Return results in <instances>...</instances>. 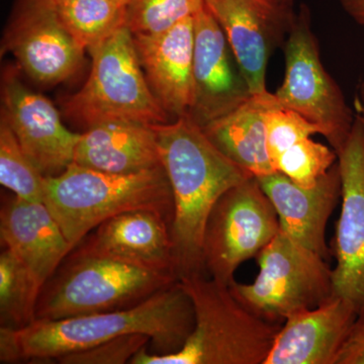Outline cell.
Segmentation results:
<instances>
[{"label":"cell","mask_w":364,"mask_h":364,"mask_svg":"<svg viewBox=\"0 0 364 364\" xmlns=\"http://www.w3.org/2000/svg\"><path fill=\"white\" fill-rule=\"evenodd\" d=\"M73 163L114 174L162 166L152 124L130 121L107 122L86 129L76 146Z\"/></svg>","instance_id":"obj_20"},{"label":"cell","mask_w":364,"mask_h":364,"mask_svg":"<svg viewBox=\"0 0 364 364\" xmlns=\"http://www.w3.org/2000/svg\"><path fill=\"white\" fill-rule=\"evenodd\" d=\"M341 208L333 239V294L364 312V129L355 119L338 154Z\"/></svg>","instance_id":"obj_12"},{"label":"cell","mask_w":364,"mask_h":364,"mask_svg":"<svg viewBox=\"0 0 364 364\" xmlns=\"http://www.w3.org/2000/svg\"><path fill=\"white\" fill-rule=\"evenodd\" d=\"M188 294L195 326L176 353L159 355L144 347L132 364H264L282 324L268 322L242 305L230 287L207 274L178 280Z\"/></svg>","instance_id":"obj_3"},{"label":"cell","mask_w":364,"mask_h":364,"mask_svg":"<svg viewBox=\"0 0 364 364\" xmlns=\"http://www.w3.org/2000/svg\"><path fill=\"white\" fill-rule=\"evenodd\" d=\"M347 14L364 28V0H340Z\"/></svg>","instance_id":"obj_30"},{"label":"cell","mask_w":364,"mask_h":364,"mask_svg":"<svg viewBox=\"0 0 364 364\" xmlns=\"http://www.w3.org/2000/svg\"><path fill=\"white\" fill-rule=\"evenodd\" d=\"M284 50L286 70L275 97L282 107L318 126L338 154L350 136L356 116L338 83L326 70L306 6L296 14Z\"/></svg>","instance_id":"obj_8"},{"label":"cell","mask_w":364,"mask_h":364,"mask_svg":"<svg viewBox=\"0 0 364 364\" xmlns=\"http://www.w3.org/2000/svg\"><path fill=\"white\" fill-rule=\"evenodd\" d=\"M273 1L277 2V4H280V6L287 7H293L294 6V0H273Z\"/></svg>","instance_id":"obj_32"},{"label":"cell","mask_w":364,"mask_h":364,"mask_svg":"<svg viewBox=\"0 0 364 364\" xmlns=\"http://www.w3.org/2000/svg\"><path fill=\"white\" fill-rule=\"evenodd\" d=\"M75 252L116 258L177 277L171 221L156 210H129L114 215L100 224Z\"/></svg>","instance_id":"obj_18"},{"label":"cell","mask_w":364,"mask_h":364,"mask_svg":"<svg viewBox=\"0 0 364 364\" xmlns=\"http://www.w3.org/2000/svg\"><path fill=\"white\" fill-rule=\"evenodd\" d=\"M205 0H129L127 26L133 35H154L205 9Z\"/></svg>","instance_id":"obj_25"},{"label":"cell","mask_w":364,"mask_h":364,"mask_svg":"<svg viewBox=\"0 0 364 364\" xmlns=\"http://www.w3.org/2000/svg\"><path fill=\"white\" fill-rule=\"evenodd\" d=\"M151 342L142 334L124 335L95 345L85 350L66 354L57 359L62 364H124Z\"/></svg>","instance_id":"obj_28"},{"label":"cell","mask_w":364,"mask_h":364,"mask_svg":"<svg viewBox=\"0 0 364 364\" xmlns=\"http://www.w3.org/2000/svg\"><path fill=\"white\" fill-rule=\"evenodd\" d=\"M56 2L70 1V0H55ZM117 1L124 2V4H128L129 0H117Z\"/></svg>","instance_id":"obj_33"},{"label":"cell","mask_w":364,"mask_h":364,"mask_svg":"<svg viewBox=\"0 0 364 364\" xmlns=\"http://www.w3.org/2000/svg\"><path fill=\"white\" fill-rule=\"evenodd\" d=\"M43 287L23 261L11 249H4L0 254L1 327L20 329L35 322Z\"/></svg>","instance_id":"obj_23"},{"label":"cell","mask_w":364,"mask_h":364,"mask_svg":"<svg viewBox=\"0 0 364 364\" xmlns=\"http://www.w3.org/2000/svg\"><path fill=\"white\" fill-rule=\"evenodd\" d=\"M193 326V303L177 282L138 305L122 310L36 320L20 329L1 327L0 363L57 360L66 354L131 334L146 335L155 354L167 355L181 350Z\"/></svg>","instance_id":"obj_1"},{"label":"cell","mask_w":364,"mask_h":364,"mask_svg":"<svg viewBox=\"0 0 364 364\" xmlns=\"http://www.w3.org/2000/svg\"><path fill=\"white\" fill-rule=\"evenodd\" d=\"M338 156L333 148L312 138L299 141L275 159V171L303 188H311L331 169Z\"/></svg>","instance_id":"obj_26"},{"label":"cell","mask_w":364,"mask_h":364,"mask_svg":"<svg viewBox=\"0 0 364 364\" xmlns=\"http://www.w3.org/2000/svg\"><path fill=\"white\" fill-rule=\"evenodd\" d=\"M4 51L33 81L55 85L76 73L85 50L64 25L55 0H16L2 41Z\"/></svg>","instance_id":"obj_10"},{"label":"cell","mask_w":364,"mask_h":364,"mask_svg":"<svg viewBox=\"0 0 364 364\" xmlns=\"http://www.w3.org/2000/svg\"><path fill=\"white\" fill-rule=\"evenodd\" d=\"M127 6L117 0L57 2L64 25L86 51H95L127 26Z\"/></svg>","instance_id":"obj_22"},{"label":"cell","mask_w":364,"mask_h":364,"mask_svg":"<svg viewBox=\"0 0 364 364\" xmlns=\"http://www.w3.org/2000/svg\"><path fill=\"white\" fill-rule=\"evenodd\" d=\"M0 183L28 202L44 203L45 176L21 147L6 119L0 121Z\"/></svg>","instance_id":"obj_24"},{"label":"cell","mask_w":364,"mask_h":364,"mask_svg":"<svg viewBox=\"0 0 364 364\" xmlns=\"http://www.w3.org/2000/svg\"><path fill=\"white\" fill-rule=\"evenodd\" d=\"M256 178L275 208L280 231L329 259L332 252L326 242V228L342 195L338 160L311 188L298 186L279 171Z\"/></svg>","instance_id":"obj_15"},{"label":"cell","mask_w":364,"mask_h":364,"mask_svg":"<svg viewBox=\"0 0 364 364\" xmlns=\"http://www.w3.org/2000/svg\"><path fill=\"white\" fill-rule=\"evenodd\" d=\"M336 364H364V312L358 314Z\"/></svg>","instance_id":"obj_29"},{"label":"cell","mask_w":364,"mask_h":364,"mask_svg":"<svg viewBox=\"0 0 364 364\" xmlns=\"http://www.w3.org/2000/svg\"><path fill=\"white\" fill-rule=\"evenodd\" d=\"M1 100L2 119L43 176H59L73 163L81 134L68 130L54 105L28 90L14 69L2 75Z\"/></svg>","instance_id":"obj_13"},{"label":"cell","mask_w":364,"mask_h":364,"mask_svg":"<svg viewBox=\"0 0 364 364\" xmlns=\"http://www.w3.org/2000/svg\"><path fill=\"white\" fill-rule=\"evenodd\" d=\"M279 102L274 93L253 95L226 116L203 127V131L225 156L259 177L275 172L267 148V112Z\"/></svg>","instance_id":"obj_21"},{"label":"cell","mask_w":364,"mask_h":364,"mask_svg":"<svg viewBox=\"0 0 364 364\" xmlns=\"http://www.w3.org/2000/svg\"><path fill=\"white\" fill-rule=\"evenodd\" d=\"M256 259L259 273L252 284L234 280L229 287L242 305L263 320L282 324L334 296L327 259L282 231Z\"/></svg>","instance_id":"obj_7"},{"label":"cell","mask_w":364,"mask_h":364,"mask_svg":"<svg viewBox=\"0 0 364 364\" xmlns=\"http://www.w3.org/2000/svg\"><path fill=\"white\" fill-rule=\"evenodd\" d=\"M356 119L360 122L364 129V81L360 83L358 88V100H356Z\"/></svg>","instance_id":"obj_31"},{"label":"cell","mask_w":364,"mask_h":364,"mask_svg":"<svg viewBox=\"0 0 364 364\" xmlns=\"http://www.w3.org/2000/svg\"><path fill=\"white\" fill-rule=\"evenodd\" d=\"M358 312L333 296L282 323L264 364H336Z\"/></svg>","instance_id":"obj_17"},{"label":"cell","mask_w":364,"mask_h":364,"mask_svg":"<svg viewBox=\"0 0 364 364\" xmlns=\"http://www.w3.org/2000/svg\"><path fill=\"white\" fill-rule=\"evenodd\" d=\"M226 36L252 95L267 91L268 62L284 47L293 26V7L273 0H205Z\"/></svg>","instance_id":"obj_11"},{"label":"cell","mask_w":364,"mask_h":364,"mask_svg":"<svg viewBox=\"0 0 364 364\" xmlns=\"http://www.w3.org/2000/svg\"><path fill=\"white\" fill-rule=\"evenodd\" d=\"M152 127L173 196L177 277L205 274L203 236L210 212L227 191L253 176L225 156L188 116Z\"/></svg>","instance_id":"obj_2"},{"label":"cell","mask_w":364,"mask_h":364,"mask_svg":"<svg viewBox=\"0 0 364 364\" xmlns=\"http://www.w3.org/2000/svg\"><path fill=\"white\" fill-rule=\"evenodd\" d=\"M139 61L153 95L174 119L193 104L195 18L154 35H133Z\"/></svg>","instance_id":"obj_16"},{"label":"cell","mask_w":364,"mask_h":364,"mask_svg":"<svg viewBox=\"0 0 364 364\" xmlns=\"http://www.w3.org/2000/svg\"><path fill=\"white\" fill-rule=\"evenodd\" d=\"M177 282L178 277L172 272L74 252L54 280L43 287L36 317L59 320L122 310Z\"/></svg>","instance_id":"obj_5"},{"label":"cell","mask_w":364,"mask_h":364,"mask_svg":"<svg viewBox=\"0 0 364 364\" xmlns=\"http://www.w3.org/2000/svg\"><path fill=\"white\" fill-rule=\"evenodd\" d=\"M279 217L256 177L227 191L213 208L203 236L205 274L230 286L237 268L279 233Z\"/></svg>","instance_id":"obj_9"},{"label":"cell","mask_w":364,"mask_h":364,"mask_svg":"<svg viewBox=\"0 0 364 364\" xmlns=\"http://www.w3.org/2000/svg\"><path fill=\"white\" fill-rule=\"evenodd\" d=\"M90 56V77L64 102L67 116L86 129L116 121L169 123L168 112L148 85L128 26L117 31Z\"/></svg>","instance_id":"obj_6"},{"label":"cell","mask_w":364,"mask_h":364,"mask_svg":"<svg viewBox=\"0 0 364 364\" xmlns=\"http://www.w3.org/2000/svg\"><path fill=\"white\" fill-rule=\"evenodd\" d=\"M0 237L43 287L74 250L44 203L16 196L1 208Z\"/></svg>","instance_id":"obj_19"},{"label":"cell","mask_w":364,"mask_h":364,"mask_svg":"<svg viewBox=\"0 0 364 364\" xmlns=\"http://www.w3.org/2000/svg\"><path fill=\"white\" fill-rule=\"evenodd\" d=\"M44 203L75 249L91 230L129 210H156L172 223L173 196L164 167L114 174L72 163L45 177Z\"/></svg>","instance_id":"obj_4"},{"label":"cell","mask_w":364,"mask_h":364,"mask_svg":"<svg viewBox=\"0 0 364 364\" xmlns=\"http://www.w3.org/2000/svg\"><path fill=\"white\" fill-rule=\"evenodd\" d=\"M267 148L272 164L280 154L299 141L312 138L321 130L312 122L291 109L279 105L267 112ZM274 166V165H273ZM275 169V168H274Z\"/></svg>","instance_id":"obj_27"},{"label":"cell","mask_w":364,"mask_h":364,"mask_svg":"<svg viewBox=\"0 0 364 364\" xmlns=\"http://www.w3.org/2000/svg\"><path fill=\"white\" fill-rule=\"evenodd\" d=\"M252 95L221 26L205 7L195 16L193 104L188 117L203 128Z\"/></svg>","instance_id":"obj_14"}]
</instances>
